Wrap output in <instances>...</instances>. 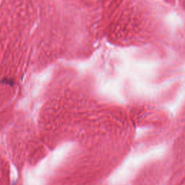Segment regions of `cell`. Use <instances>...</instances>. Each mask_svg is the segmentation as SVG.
Returning <instances> with one entry per match:
<instances>
[{"mask_svg": "<svg viewBox=\"0 0 185 185\" xmlns=\"http://www.w3.org/2000/svg\"><path fill=\"white\" fill-rule=\"evenodd\" d=\"M164 147L160 146L156 148L153 150H149L145 153L137 155L135 157H131L124 162L123 165L117 170L116 172L113 174L111 178L112 184H121L125 183L128 180L130 174L136 168L138 167L140 164L147 161L149 159L154 158L156 157L163 155L164 153Z\"/></svg>", "mask_w": 185, "mask_h": 185, "instance_id": "6da1fadb", "label": "cell"}, {"mask_svg": "<svg viewBox=\"0 0 185 185\" xmlns=\"http://www.w3.org/2000/svg\"><path fill=\"white\" fill-rule=\"evenodd\" d=\"M1 82L5 84V85H9V86H14L15 84V81L14 80L11 78H7V77H5V78H3V80H1Z\"/></svg>", "mask_w": 185, "mask_h": 185, "instance_id": "7a4b0ae2", "label": "cell"}]
</instances>
